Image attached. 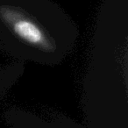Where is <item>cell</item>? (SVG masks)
<instances>
[{"instance_id": "6da1fadb", "label": "cell", "mask_w": 128, "mask_h": 128, "mask_svg": "<svg viewBox=\"0 0 128 128\" xmlns=\"http://www.w3.org/2000/svg\"><path fill=\"white\" fill-rule=\"evenodd\" d=\"M78 36L73 20L51 0H0V48L18 62L60 64Z\"/></svg>"}, {"instance_id": "7a4b0ae2", "label": "cell", "mask_w": 128, "mask_h": 128, "mask_svg": "<svg viewBox=\"0 0 128 128\" xmlns=\"http://www.w3.org/2000/svg\"><path fill=\"white\" fill-rule=\"evenodd\" d=\"M24 71L25 65L22 62H17L6 66H0V96L20 80Z\"/></svg>"}]
</instances>
